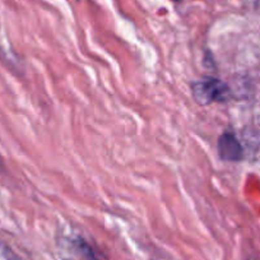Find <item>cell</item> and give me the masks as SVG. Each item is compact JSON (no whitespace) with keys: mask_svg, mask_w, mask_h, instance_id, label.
Masks as SVG:
<instances>
[{"mask_svg":"<svg viewBox=\"0 0 260 260\" xmlns=\"http://www.w3.org/2000/svg\"><path fill=\"white\" fill-rule=\"evenodd\" d=\"M191 94L201 106H208L214 102L226 101L230 94V88L221 79L207 77L192 82Z\"/></svg>","mask_w":260,"mask_h":260,"instance_id":"1","label":"cell"},{"mask_svg":"<svg viewBox=\"0 0 260 260\" xmlns=\"http://www.w3.org/2000/svg\"><path fill=\"white\" fill-rule=\"evenodd\" d=\"M217 149H218L219 158L227 162H239L244 156L241 143L232 132H224L219 137Z\"/></svg>","mask_w":260,"mask_h":260,"instance_id":"2","label":"cell"},{"mask_svg":"<svg viewBox=\"0 0 260 260\" xmlns=\"http://www.w3.org/2000/svg\"><path fill=\"white\" fill-rule=\"evenodd\" d=\"M174 2H181V0H174Z\"/></svg>","mask_w":260,"mask_h":260,"instance_id":"3","label":"cell"}]
</instances>
